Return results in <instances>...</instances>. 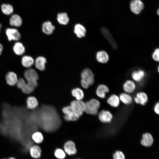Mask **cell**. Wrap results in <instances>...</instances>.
Returning a JSON list of instances; mask_svg holds the SVG:
<instances>
[{"label": "cell", "instance_id": "cell-1", "mask_svg": "<svg viewBox=\"0 0 159 159\" xmlns=\"http://www.w3.org/2000/svg\"><path fill=\"white\" fill-rule=\"evenodd\" d=\"M81 85L85 89L88 88L94 82V74L91 70L89 68L84 69L81 72Z\"/></svg>", "mask_w": 159, "mask_h": 159}, {"label": "cell", "instance_id": "cell-2", "mask_svg": "<svg viewBox=\"0 0 159 159\" xmlns=\"http://www.w3.org/2000/svg\"><path fill=\"white\" fill-rule=\"evenodd\" d=\"M70 107L75 115L79 118L85 112V103L82 100H74L72 101Z\"/></svg>", "mask_w": 159, "mask_h": 159}, {"label": "cell", "instance_id": "cell-3", "mask_svg": "<svg viewBox=\"0 0 159 159\" xmlns=\"http://www.w3.org/2000/svg\"><path fill=\"white\" fill-rule=\"evenodd\" d=\"M85 103V112L87 113L93 115H96L100 106V102L97 99H92Z\"/></svg>", "mask_w": 159, "mask_h": 159}, {"label": "cell", "instance_id": "cell-4", "mask_svg": "<svg viewBox=\"0 0 159 159\" xmlns=\"http://www.w3.org/2000/svg\"><path fill=\"white\" fill-rule=\"evenodd\" d=\"M144 4L141 0H132L130 4L131 11L136 14H139L144 8Z\"/></svg>", "mask_w": 159, "mask_h": 159}, {"label": "cell", "instance_id": "cell-5", "mask_svg": "<svg viewBox=\"0 0 159 159\" xmlns=\"http://www.w3.org/2000/svg\"><path fill=\"white\" fill-rule=\"evenodd\" d=\"M62 110L64 114V118L67 121H74L79 118L75 115L69 106L64 107Z\"/></svg>", "mask_w": 159, "mask_h": 159}, {"label": "cell", "instance_id": "cell-6", "mask_svg": "<svg viewBox=\"0 0 159 159\" xmlns=\"http://www.w3.org/2000/svg\"><path fill=\"white\" fill-rule=\"evenodd\" d=\"M98 118L102 123H107L111 122L113 117L112 113L110 111L102 110L99 113Z\"/></svg>", "mask_w": 159, "mask_h": 159}, {"label": "cell", "instance_id": "cell-7", "mask_svg": "<svg viewBox=\"0 0 159 159\" xmlns=\"http://www.w3.org/2000/svg\"><path fill=\"white\" fill-rule=\"evenodd\" d=\"M6 33L8 40L10 41L19 40L21 37L20 33L16 29L7 28L6 29Z\"/></svg>", "mask_w": 159, "mask_h": 159}, {"label": "cell", "instance_id": "cell-8", "mask_svg": "<svg viewBox=\"0 0 159 159\" xmlns=\"http://www.w3.org/2000/svg\"><path fill=\"white\" fill-rule=\"evenodd\" d=\"M146 75L145 71L142 69H138L133 71L131 73V77L135 82H140L145 78Z\"/></svg>", "mask_w": 159, "mask_h": 159}, {"label": "cell", "instance_id": "cell-9", "mask_svg": "<svg viewBox=\"0 0 159 159\" xmlns=\"http://www.w3.org/2000/svg\"><path fill=\"white\" fill-rule=\"evenodd\" d=\"M148 100V97L146 94L142 92L137 93L134 98L136 103L142 105H145L147 102Z\"/></svg>", "mask_w": 159, "mask_h": 159}, {"label": "cell", "instance_id": "cell-10", "mask_svg": "<svg viewBox=\"0 0 159 159\" xmlns=\"http://www.w3.org/2000/svg\"><path fill=\"white\" fill-rule=\"evenodd\" d=\"M64 148L65 152L69 155H73L77 153L74 143L72 141H68L64 144Z\"/></svg>", "mask_w": 159, "mask_h": 159}, {"label": "cell", "instance_id": "cell-11", "mask_svg": "<svg viewBox=\"0 0 159 159\" xmlns=\"http://www.w3.org/2000/svg\"><path fill=\"white\" fill-rule=\"evenodd\" d=\"M24 76L27 81H37L39 78L37 72L33 69H29L26 70Z\"/></svg>", "mask_w": 159, "mask_h": 159}, {"label": "cell", "instance_id": "cell-12", "mask_svg": "<svg viewBox=\"0 0 159 159\" xmlns=\"http://www.w3.org/2000/svg\"><path fill=\"white\" fill-rule=\"evenodd\" d=\"M97 61L102 64L107 63L109 60V56L107 52L104 50H100L97 52L96 55Z\"/></svg>", "mask_w": 159, "mask_h": 159}, {"label": "cell", "instance_id": "cell-13", "mask_svg": "<svg viewBox=\"0 0 159 159\" xmlns=\"http://www.w3.org/2000/svg\"><path fill=\"white\" fill-rule=\"evenodd\" d=\"M136 87L135 84L132 80H127L123 85V88L126 93L130 94L133 93L135 90Z\"/></svg>", "mask_w": 159, "mask_h": 159}, {"label": "cell", "instance_id": "cell-14", "mask_svg": "<svg viewBox=\"0 0 159 159\" xmlns=\"http://www.w3.org/2000/svg\"><path fill=\"white\" fill-rule=\"evenodd\" d=\"M141 144L145 147L151 146L153 142V138L150 133L146 132L142 135V138L141 140Z\"/></svg>", "mask_w": 159, "mask_h": 159}, {"label": "cell", "instance_id": "cell-15", "mask_svg": "<svg viewBox=\"0 0 159 159\" xmlns=\"http://www.w3.org/2000/svg\"><path fill=\"white\" fill-rule=\"evenodd\" d=\"M96 92L98 97L101 99H104L106 97V94L109 92V89L106 85L102 84L98 86Z\"/></svg>", "mask_w": 159, "mask_h": 159}, {"label": "cell", "instance_id": "cell-16", "mask_svg": "<svg viewBox=\"0 0 159 159\" xmlns=\"http://www.w3.org/2000/svg\"><path fill=\"white\" fill-rule=\"evenodd\" d=\"M101 31L112 47L114 49H116L117 47L116 43L113 39L109 30L105 27H103L101 29Z\"/></svg>", "mask_w": 159, "mask_h": 159}, {"label": "cell", "instance_id": "cell-17", "mask_svg": "<svg viewBox=\"0 0 159 159\" xmlns=\"http://www.w3.org/2000/svg\"><path fill=\"white\" fill-rule=\"evenodd\" d=\"M6 82L8 84L14 86L16 84L18 81L16 74L13 72H9L6 76Z\"/></svg>", "mask_w": 159, "mask_h": 159}, {"label": "cell", "instance_id": "cell-18", "mask_svg": "<svg viewBox=\"0 0 159 159\" xmlns=\"http://www.w3.org/2000/svg\"><path fill=\"white\" fill-rule=\"evenodd\" d=\"M47 62L46 59L43 56L37 57L35 61L36 67L40 71H43L45 68V64Z\"/></svg>", "mask_w": 159, "mask_h": 159}, {"label": "cell", "instance_id": "cell-19", "mask_svg": "<svg viewBox=\"0 0 159 159\" xmlns=\"http://www.w3.org/2000/svg\"><path fill=\"white\" fill-rule=\"evenodd\" d=\"M119 97L117 95L113 94L110 96L107 100V102L111 106L117 107L120 104Z\"/></svg>", "mask_w": 159, "mask_h": 159}, {"label": "cell", "instance_id": "cell-20", "mask_svg": "<svg viewBox=\"0 0 159 159\" xmlns=\"http://www.w3.org/2000/svg\"><path fill=\"white\" fill-rule=\"evenodd\" d=\"M9 23L10 25L12 26L19 27L22 24V21L19 15L17 14H14L10 17Z\"/></svg>", "mask_w": 159, "mask_h": 159}, {"label": "cell", "instance_id": "cell-21", "mask_svg": "<svg viewBox=\"0 0 159 159\" xmlns=\"http://www.w3.org/2000/svg\"><path fill=\"white\" fill-rule=\"evenodd\" d=\"M74 32L78 37L81 38L85 36L86 30L83 25L78 24L75 26Z\"/></svg>", "mask_w": 159, "mask_h": 159}, {"label": "cell", "instance_id": "cell-22", "mask_svg": "<svg viewBox=\"0 0 159 159\" xmlns=\"http://www.w3.org/2000/svg\"><path fill=\"white\" fill-rule=\"evenodd\" d=\"M42 29L44 33L47 35H49L53 33L55 29V27L52 25L51 22L47 21L43 23Z\"/></svg>", "mask_w": 159, "mask_h": 159}, {"label": "cell", "instance_id": "cell-23", "mask_svg": "<svg viewBox=\"0 0 159 159\" xmlns=\"http://www.w3.org/2000/svg\"><path fill=\"white\" fill-rule=\"evenodd\" d=\"M119 97L120 101L126 105H129L132 102V97L129 94L125 92L122 93L120 95Z\"/></svg>", "mask_w": 159, "mask_h": 159}, {"label": "cell", "instance_id": "cell-24", "mask_svg": "<svg viewBox=\"0 0 159 159\" xmlns=\"http://www.w3.org/2000/svg\"><path fill=\"white\" fill-rule=\"evenodd\" d=\"M30 153L32 157L34 158H38L40 157L41 154L40 148L37 145L32 146L30 150Z\"/></svg>", "mask_w": 159, "mask_h": 159}, {"label": "cell", "instance_id": "cell-25", "mask_svg": "<svg viewBox=\"0 0 159 159\" xmlns=\"http://www.w3.org/2000/svg\"><path fill=\"white\" fill-rule=\"evenodd\" d=\"M13 50L17 55H20L23 54L25 52V49L23 44L19 42H17L14 44Z\"/></svg>", "mask_w": 159, "mask_h": 159}, {"label": "cell", "instance_id": "cell-26", "mask_svg": "<svg viewBox=\"0 0 159 159\" xmlns=\"http://www.w3.org/2000/svg\"><path fill=\"white\" fill-rule=\"evenodd\" d=\"M27 107L30 109L36 108L38 105V102L35 97L33 96L28 97L27 100Z\"/></svg>", "mask_w": 159, "mask_h": 159}, {"label": "cell", "instance_id": "cell-27", "mask_svg": "<svg viewBox=\"0 0 159 159\" xmlns=\"http://www.w3.org/2000/svg\"><path fill=\"white\" fill-rule=\"evenodd\" d=\"M34 63L33 59L30 56H25L22 58L21 63L23 66L25 67H30L34 64Z\"/></svg>", "mask_w": 159, "mask_h": 159}, {"label": "cell", "instance_id": "cell-28", "mask_svg": "<svg viewBox=\"0 0 159 159\" xmlns=\"http://www.w3.org/2000/svg\"><path fill=\"white\" fill-rule=\"evenodd\" d=\"M72 96L76 100H82L84 97V94L82 90L80 88H76L73 89L72 91Z\"/></svg>", "mask_w": 159, "mask_h": 159}, {"label": "cell", "instance_id": "cell-29", "mask_svg": "<svg viewBox=\"0 0 159 159\" xmlns=\"http://www.w3.org/2000/svg\"><path fill=\"white\" fill-rule=\"evenodd\" d=\"M57 20L59 24L62 25L67 24L69 21L67 14L65 13L59 14L57 15Z\"/></svg>", "mask_w": 159, "mask_h": 159}, {"label": "cell", "instance_id": "cell-30", "mask_svg": "<svg viewBox=\"0 0 159 159\" xmlns=\"http://www.w3.org/2000/svg\"><path fill=\"white\" fill-rule=\"evenodd\" d=\"M1 9L2 12L6 15L11 14L13 11V6L9 4H3L1 6Z\"/></svg>", "mask_w": 159, "mask_h": 159}, {"label": "cell", "instance_id": "cell-31", "mask_svg": "<svg viewBox=\"0 0 159 159\" xmlns=\"http://www.w3.org/2000/svg\"><path fill=\"white\" fill-rule=\"evenodd\" d=\"M32 138L34 141L37 143H41L43 140V136L42 133L39 132H36L33 134Z\"/></svg>", "mask_w": 159, "mask_h": 159}, {"label": "cell", "instance_id": "cell-32", "mask_svg": "<svg viewBox=\"0 0 159 159\" xmlns=\"http://www.w3.org/2000/svg\"><path fill=\"white\" fill-rule=\"evenodd\" d=\"M54 155L57 158L59 159H63L66 156L64 151L61 149H57L54 152Z\"/></svg>", "mask_w": 159, "mask_h": 159}, {"label": "cell", "instance_id": "cell-33", "mask_svg": "<svg viewBox=\"0 0 159 159\" xmlns=\"http://www.w3.org/2000/svg\"><path fill=\"white\" fill-rule=\"evenodd\" d=\"M114 159H125V156L123 153L120 151H116L113 155Z\"/></svg>", "mask_w": 159, "mask_h": 159}, {"label": "cell", "instance_id": "cell-34", "mask_svg": "<svg viewBox=\"0 0 159 159\" xmlns=\"http://www.w3.org/2000/svg\"><path fill=\"white\" fill-rule=\"evenodd\" d=\"M153 59L155 61L158 62L159 61V49L156 48L155 49L152 55Z\"/></svg>", "mask_w": 159, "mask_h": 159}, {"label": "cell", "instance_id": "cell-35", "mask_svg": "<svg viewBox=\"0 0 159 159\" xmlns=\"http://www.w3.org/2000/svg\"><path fill=\"white\" fill-rule=\"evenodd\" d=\"M154 110L155 112L157 114H159V103L158 102L155 105Z\"/></svg>", "mask_w": 159, "mask_h": 159}, {"label": "cell", "instance_id": "cell-36", "mask_svg": "<svg viewBox=\"0 0 159 159\" xmlns=\"http://www.w3.org/2000/svg\"><path fill=\"white\" fill-rule=\"evenodd\" d=\"M3 49V47L2 45L0 44V55L1 54Z\"/></svg>", "mask_w": 159, "mask_h": 159}, {"label": "cell", "instance_id": "cell-37", "mask_svg": "<svg viewBox=\"0 0 159 159\" xmlns=\"http://www.w3.org/2000/svg\"><path fill=\"white\" fill-rule=\"evenodd\" d=\"M2 159H16L15 158L13 157H10L8 158H4Z\"/></svg>", "mask_w": 159, "mask_h": 159}, {"label": "cell", "instance_id": "cell-38", "mask_svg": "<svg viewBox=\"0 0 159 159\" xmlns=\"http://www.w3.org/2000/svg\"><path fill=\"white\" fill-rule=\"evenodd\" d=\"M157 14L158 15H159V9H158V10L157 11Z\"/></svg>", "mask_w": 159, "mask_h": 159}, {"label": "cell", "instance_id": "cell-39", "mask_svg": "<svg viewBox=\"0 0 159 159\" xmlns=\"http://www.w3.org/2000/svg\"><path fill=\"white\" fill-rule=\"evenodd\" d=\"M1 25L0 23V31H1Z\"/></svg>", "mask_w": 159, "mask_h": 159}, {"label": "cell", "instance_id": "cell-40", "mask_svg": "<svg viewBox=\"0 0 159 159\" xmlns=\"http://www.w3.org/2000/svg\"><path fill=\"white\" fill-rule=\"evenodd\" d=\"M159 67L158 66V72H159Z\"/></svg>", "mask_w": 159, "mask_h": 159}]
</instances>
